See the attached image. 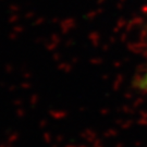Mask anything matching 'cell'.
Wrapping results in <instances>:
<instances>
[{"mask_svg":"<svg viewBox=\"0 0 147 147\" xmlns=\"http://www.w3.org/2000/svg\"><path fill=\"white\" fill-rule=\"evenodd\" d=\"M141 87L147 90V72L143 75L142 80H141Z\"/></svg>","mask_w":147,"mask_h":147,"instance_id":"6da1fadb","label":"cell"}]
</instances>
